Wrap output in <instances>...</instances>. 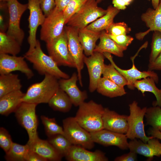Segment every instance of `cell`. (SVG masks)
<instances>
[{"label": "cell", "mask_w": 161, "mask_h": 161, "mask_svg": "<svg viewBox=\"0 0 161 161\" xmlns=\"http://www.w3.org/2000/svg\"><path fill=\"white\" fill-rule=\"evenodd\" d=\"M71 0H55V7L63 11Z\"/></svg>", "instance_id": "cell-47"}, {"label": "cell", "mask_w": 161, "mask_h": 161, "mask_svg": "<svg viewBox=\"0 0 161 161\" xmlns=\"http://www.w3.org/2000/svg\"><path fill=\"white\" fill-rule=\"evenodd\" d=\"M7 6L9 14V20L7 34L14 38L21 45L24 33L20 27L21 17L28 9V4H22L17 0H8Z\"/></svg>", "instance_id": "cell-10"}, {"label": "cell", "mask_w": 161, "mask_h": 161, "mask_svg": "<svg viewBox=\"0 0 161 161\" xmlns=\"http://www.w3.org/2000/svg\"><path fill=\"white\" fill-rule=\"evenodd\" d=\"M130 114L128 116V128L125 134L128 139L133 140L139 139L143 142L146 143L152 136H147L144 130L143 118L147 107L141 108L137 102L134 101L129 105Z\"/></svg>", "instance_id": "cell-4"}, {"label": "cell", "mask_w": 161, "mask_h": 161, "mask_svg": "<svg viewBox=\"0 0 161 161\" xmlns=\"http://www.w3.org/2000/svg\"><path fill=\"white\" fill-rule=\"evenodd\" d=\"M148 133L151 136L161 140V131L159 130L151 127L149 129Z\"/></svg>", "instance_id": "cell-48"}, {"label": "cell", "mask_w": 161, "mask_h": 161, "mask_svg": "<svg viewBox=\"0 0 161 161\" xmlns=\"http://www.w3.org/2000/svg\"><path fill=\"white\" fill-rule=\"evenodd\" d=\"M160 1H161V0H160Z\"/></svg>", "instance_id": "cell-52"}, {"label": "cell", "mask_w": 161, "mask_h": 161, "mask_svg": "<svg viewBox=\"0 0 161 161\" xmlns=\"http://www.w3.org/2000/svg\"><path fill=\"white\" fill-rule=\"evenodd\" d=\"M149 63L153 62L161 52V32L158 31H154L153 33Z\"/></svg>", "instance_id": "cell-38"}, {"label": "cell", "mask_w": 161, "mask_h": 161, "mask_svg": "<svg viewBox=\"0 0 161 161\" xmlns=\"http://www.w3.org/2000/svg\"><path fill=\"white\" fill-rule=\"evenodd\" d=\"M29 150L27 144L24 145L13 142L9 150L6 153L5 158L8 161H25Z\"/></svg>", "instance_id": "cell-32"}, {"label": "cell", "mask_w": 161, "mask_h": 161, "mask_svg": "<svg viewBox=\"0 0 161 161\" xmlns=\"http://www.w3.org/2000/svg\"><path fill=\"white\" fill-rule=\"evenodd\" d=\"M100 33L89 29L86 27L78 30L79 39L86 56H89L94 52L96 42L99 39Z\"/></svg>", "instance_id": "cell-25"}, {"label": "cell", "mask_w": 161, "mask_h": 161, "mask_svg": "<svg viewBox=\"0 0 161 161\" xmlns=\"http://www.w3.org/2000/svg\"><path fill=\"white\" fill-rule=\"evenodd\" d=\"M8 0H0L1 7L7 6V2Z\"/></svg>", "instance_id": "cell-50"}, {"label": "cell", "mask_w": 161, "mask_h": 161, "mask_svg": "<svg viewBox=\"0 0 161 161\" xmlns=\"http://www.w3.org/2000/svg\"><path fill=\"white\" fill-rule=\"evenodd\" d=\"M104 108L91 100L78 106L74 117L78 123L90 133L104 129L102 120Z\"/></svg>", "instance_id": "cell-1"}, {"label": "cell", "mask_w": 161, "mask_h": 161, "mask_svg": "<svg viewBox=\"0 0 161 161\" xmlns=\"http://www.w3.org/2000/svg\"><path fill=\"white\" fill-rule=\"evenodd\" d=\"M148 1H150V0H147ZM151 3L152 6L153 7V9H156L158 6L160 0H151Z\"/></svg>", "instance_id": "cell-49"}, {"label": "cell", "mask_w": 161, "mask_h": 161, "mask_svg": "<svg viewBox=\"0 0 161 161\" xmlns=\"http://www.w3.org/2000/svg\"><path fill=\"white\" fill-rule=\"evenodd\" d=\"M58 79L51 75H45L42 81L33 83L28 88L23 102L37 105L48 103L60 87Z\"/></svg>", "instance_id": "cell-3"}, {"label": "cell", "mask_w": 161, "mask_h": 161, "mask_svg": "<svg viewBox=\"0 0 161 161\" xmlns=\"http://www.w3.org/2000/svg\"><path fill=\"white\" fill-rule=\"evenodd\" d=\"M48 141L62 157H65L72 145L62 134H57L49 137Z\"/></svg>", "instance_id": "cell-33"}, {"label": "cell", "mask_w": 161, "mask_h": 161, "mask_svg": "<svg viewBox=\"0 0 161 161\" xmlns=\"http://www.w3.org/2000/svg\"><path fill=\"white\" fill-rule=\"evenodd\" d=\"M137 154L134 152L130 151L127 153L116 157L115 161H134L137 160Z\"/></svg>", "instance_id": "cell-43"}, {"label": "cell", "mask_w": 161, "mask_h": 161, "mask_svg": "<svg viewBox=\"0 0 161 161\" xmlns=\"http://www.w3.org/2000/svg\"><path fill=\"white\" fill-rule=\"evenodd\" d=\"M96 90L102 95L110 98L121 96L126 94L124 87L103 77L100 79Z\"/></svg>", "instance_id": "cell-27"}, {"label": "cell", "mask_w": 161, "mask_h": 161, "mask_svg": "<svg viewBox=\"0 0 161 161\" xmlns=\"http://www.w3.org/2000/svg\"><path fill=\"white\" fill-rule=\"evenodd\" d=\"M105 57L110 62L115 68L125 78L127 81L128 87L131 89L135 88L134 83L137 80H141L148 77L152 78L156 83L159 81L158 75L153 71H141L139 70L135 66L134 61V57L131 58L132 65L131 68L128 69H123L119 67L115 63L111 54L105 52L103 53Z\"/></svg>", "instance_id": "cell-15"}, {"label": "cell", "mask_w": 161, "mask_h": 161, "mask_svg": "<svg viewBox=\"0 0 161 161\" xmlns=\"http://www.w3.org/2000/svg\"><path fill=\"white\" fill-rule=\"evenodd\" d=\"M24 56L32 64L34 69L41 75L49 74L58 79L70 78L69 75L59 69V66L49 55L43 52L38 40L33 50L30 53L26 52Z\"/></svg>", "instance_id": "cell-2"}, {"label": "cell", "mask_w": 161, "mask_h": 161, "mask_svg": "<svg viewBox=\"0 0 161 161\" xmlns=\"http://www.w3.org/2000/svg\"><path fill=\"white\" fill-rule=\"evenodd\" d=\"M155 83L152 78L148 77L136 81L134 83V86L140 91L143 96L145 92L153 93L156 99V100L153 103V106L161 107V89L156 86Z\"/></svg>", "instance_id": "cell-29"}, {"label": "cell", "mask_w": 161, "mask_h": 161, "mask_svg": "<svg viewBox=\"0 0 161 161\" xmlns=\"http://www.w3.org/2000/svg\"><path fill=\"white\" fill-rule=\"evenodd\" d=\"M37 105L23 102L14 112L18 122L27 132L28 144L39 138L37 132L38 121L35 112Z\"/></svg>", "instance_id": "cell-7"}, {"label": "cell", "mask_w": 161, "mask_h": 161, "mask_svg": "<svg viewBox=\"0 0 161 161\" xmlns=\"http://www.w3.org/2000/svg\"><path fill=\"white\" fill-rule=\"evenodd\" d=\"M41 119L48 137L57 134L64 135L63 128L58 124L55 118L41 115Z\"/></svg>", "instance_id": "cell-36"}, {"label": "cell", "mask_w": 161, "mask_h": 161, "mask_svg": "<svg viewBox=\"0 0 161 161\" xmlns=\"http://www.w3.org/2000/svg\"><path fill=\"white\" fill-rule=\"evenodd\" d=\"M88 0H71L63 11L65 24L76 13Z\"/></svg>", "instance_id": "cell-37"}, {"label": "cell", "mask_w": 161, "mask_h": 161, "mask_svg": "<svg viewBox=\"0 0 161 161\" xmlns=\"http://www.w3.org/2000/svg\"><path fill=\"white\" fill-rule=\"evenodd\" d=\"M118 45L126 50L128 47L131 43L134 38L131 36L127 35H108Z\"/></svg>", "instance_id": "cell-41"}, {"label": "cell", "mask_w": 161, "mask_h": 161, "mask_svg": "<svg viewBox=\"0 0 161 161\" xmlns=\"http://www.w3.org/2000/svg\"><path fill=\"white\" fill-rule=\"evenodd\" d=\"M22 86L18 75L10 73L0 75V97L21 89Z\"/></svg>", "instance_id": "cell-30"}, {"label": "cell", "mask_w": 161, "mask_h": 161, "mask_svg": "<svg viewBox=\"0 0 161 161\" xmlns=\"http://www.w3.org/2000/svg\"><path fill=\"white\" fill-rule=\"evenodd\" d=\"M99 39V42L96 45L94 52L102 53L108 52L118 57H123V52L126 50L112 39L105 30L101 32Z\"/></svg>", "instance_id": "cell-24"}, {"label": "cell", "mask_w": 161, "mask_h": 161, "mask_svg": "<svg viewBox=\"0 0 161 161\" xmlns=\"http://www.w3.org/2000/svg\"><path fill=\"white\" fill-rule=\"evenodd\" d=\"M90 133L95 143L105 146H116L123 150L129 149V143L125 134L105 129Z\"/></svg>", "instance_id": "cell-16"}, {"label": "cell", "mask_w": 161, "mask_h": 161, "mask_svg": "<svg viewBox=\"0 0 161 161\" xmlns=\"http://www.w3.org/2000/svg\"><path fill=\"white\" fill-rule=\"evenodd\" d=\"M129 149L139 154L149 158L154 156L158 157L161 156V143L159 139L153 137L145 143L136 139L129 142Z\"/></svg>", "instance_id": "cell-19"}, {"label": "cell", "mask_w": 161, "mask_h": 161, "mask_svg": "<svg viewBox=\"0 0 161 161\" xmlns=\"http://www.w3.org/2000/svg\"><path fill=\"white\" fill-rule=\"evenodd\" d=\"M141 20L144 22L148 30L144 32H140L135 35L136 38L142 40L145 36L151 31H158L161 32V1L156 9L148 8L141 15Z\"/></svg>", "instance_id": "cell-21"}, {"label": "cell", "mask_w": 161, "mask_h": 161, "mask_svg": "<svg viewBox=\"0 0 161 161\" xmlns=\"http://www.w3.org/2000/svg\"><path fill=\"white\" fill-rule=\"evenodd\" d=\"M128 116L121 115L107 108H104L102 120L104 129L126 134L127 131Z\"/></svg>", "instance_id": "cell-18"}, {"label": "cell", "mask_w": 161, "mask_h": 161, "mask_svg": "<svg viewBox=\"0 0 161 161\" xmlns=\"http://www.w3.org/2000/svg\"><path fill=\"white\" fill-rule=\"evenodd\" d=\"M27 144L30 150L37 153L47 161H60L62 157L48 140L38 138L33 142Z\"/></svg>", "instance_id": "cell-22"}, {"label": "cell", "mask_w": 161, "mask_h": 161, "mask_svg": "<svg viewBox=\"0 0 161 161\" xmlns=\"http://www.w3.org/2000/svg\"><path fill=\"white\" fill-rule=\"evenodd\" d=\"M81 146L72 145L65 156L68 161H107L108 158L102 151H89Z\"/></svg>", "instance_id": "cell-20"}, {"label": "cell", "mask_w": 161, "mask_h": 161, "mask_svg": "<svg viewBox=\"0 0 161 161\" xmlns=\"http://www.w3.org/2000/svg\"><path fill=\"white\" fill-rule=\"evenodd\" d=\"M97 4L96 0H88L66 24L78 30L86 27L106 13V10L98 7Z\"/></svg>", "instance_id": "cell-5"}, {"label": "cell", "mask_w": 161, "mask_h": 161, "mask_svg": "<svg viewBox=\"0 0 161 161\" xmlns=\"http://www.w3.org/2000/svg\"><path fill=\"white\" fill-rule=\"evenodd\" d=\"M106 13L87 26L86 27L93 31L100 32L107 29L113 23L114 18L120 10L111 5L106 9Z\"/></svg>", "instance_id": "cell-26"}, {"label": "cell", "mask_w": 161, "mask_h": 161, "mask_svg": "<svg viewBox=\"0 0 161 161\" xmlns=\"http://www.w3.org/2000/svg\"><path fill=\"white\" fill-rule=\"evenodd\" d=\"M97 3H99L104 0H96Z\"/></svg>", "instance_id": "cell-51"}, {"label": "cell", "mask_w": 161, "mask_h": 161, "mask_svg": "<svg viewBox=\"0 0 161 161\" xmlns=\"http://www.w3.org/2000/svg\"><path fill=\"white\" fill-rule=\"evenodd\" d=\"M27 4L30 14L28 18L29 35L27 39L29 48L27 52L30 53L33 50L36 46L37 29L43 24L46 16L38 0H28Z\"/></svg>", "instance_id": "cell-12"}, {"label": "cell", "mask_w": 161, "mask_h": 161, "mask_svg": "<svg viewBox=\"0 0 161 161\" xmlns=\"http://www.w3.org/2000/svg\"><path fill=\"white\" fill-rule=\"evenodd\" d=\"M105 30L108 35H127L131 31V29L126 24L122 22H113Z\"/></svg>", "instance_id": "cell-39"}, {"label": "cell", "mask_w": 161, "mask_h": 161, "mask_svg": "<svg viewBox=\"0 0 161 161\" xmlns=\"http://www.w3.org/2000/svg\"><path fill=\"white\" fill-rule=\"evenodd\" d=\"M105 58L103 53L97 52H94L89 56H84L83 61L87 68L89 77V89L91 93L96 90L101 78L105 65Z\"/></svg>", "instance_id": "cell-13"}, {"label": "cell", "mask_w": 161, "mask_h": 161, "mask_svg": "<svg viewBox=\"0 0 161 161\" xmlns=\"http://www.w3.org/2000/svg\"><path fill=\"white\" fill-rule=\"evenodd\" d=\"M48 103L53 110L63 112H69L73 105L68 95L60 87L51 98Z\"/></svg>", "instance_id": "cell-28"}, {"label": "cell", "mask_w": 161, "mask_h": 161, "mask_svg": "<svg viewBox=\"0 0 161 161\" xmlns=\"http://www.w3.org/2000/svg\"><path fill=\"white\" fill-rule=\"evenodd\" d=\"M13 142L8 131L4 128H0V146L5 153L10 149Z\"/></svg>", "instance_id": "cell-40"}, {"label": "cell", "mask_w": 161, "mask_h": 161, "mask_svg": "<svg viewBox=\"0 0 161 161\" xmlns=\"http://www.w3.org/2000/svg\"><path fill=\"white\" fill-rule=\"evenodd\" d=\"M64 29L67 35L69 51L77 70L78 80L80 86H83L81 71L84 67L85 55L78 38V29L67 25L65 26Z\"/></svg>", "instance_id": "cell-11"}, {"label": "cell", "mask_w": 161, "mask_h": 161, "mask_svg": "<svg viewBox=\"0 0 161 161\" xmlns=\"http://www.w3.org/2000/svg\"><path fill=\"white\" fill-rule=\"evenodd\" d=\"M45 159L35 152L29 150L26 156L25 161H46Z\"/></svg>", "instance_id": "cell-45"}, {"label": "cell", "mask_w": 161, "mask_h": 161, "mask_svg": "<svg viewBox=\"0 0 161 161\" xmlns=\"http://www.w3.org/2000/svg\"><path fill=\"white\" fill-rule=\"evenodd\" d=\"M78 80L77 73L75 72L69 78H61L58 80L60 88L67 94L75 106H78L88 98L86 91L80 90L78 86Z\"/></svg>", "instance_id": "cell-17"}, {"label": "cell", "mask_w": 161, "mask_h": 161, "mask_svg": "<svg viewBox=\"0 0 161 161\" xmlns=\"http://www.w3.org/2000/svg\"><path fill=\"white\" fill-rule=\"evenodd\" d=\"M102 75L103 77L121 86L124 87L127 84L126 80L111 64H105Z\"/></svg>", "instance_id": "cell-35"}, {"label": "cell", "mask_w": 161, "mask_h": 161, "mask_svg": "<svg viewBox=\"0 0 161 161\" xmlns=\"http://www.w3.org/2000/svg\"><path fill=\"white\" fill-rule=\"evenodd\" d=\"M148 68V70L161 71V52L153 62L149 63Z\"/></svg>", "instance_id": "cell-46"}, {"label": "cell", "mask_w": 161, "mask_h": 161, "mask_svg": "<svg viewBox=\"0 0 161 161\" xmlns=\"http://www.w3.org/2000/svg\"><path fill=\"white\" fill-rule=\"evenodd\" d=\"M24 56H17L0 54V74H8L15 71L24 74L28 79L32 78L34 73L24 60Z\"/></svg>", "instance_id": "cell-14"}, {"label": "cell", "mask_w": 161, "mask_h": 161, "mask_svg": "<svg viewBox=\"0 0 161 161\" xmlns=\"http://www.w3.org/2000/svg\"><path fill=\"white\" fill-rule=\"evenodd\" d=\"M43 12L46 17L55 7V0H38Z\"/></svg>", "instance_id": "cell-42"}, {"label": "cell", "mask_w": 161, "mask_h": 161, "mask_svg": "<svg viewBox=\"0 0 161 161\" xmlns=\"http://www.w3.org/2000/svg\"><path fill=\"white\" fill-rule=\"evenodd\" d=\"M146 125L161 131V107L153 106L147 108L145 114Z\"/></svg>", "instance_id": "cell-34"}, {"label": "cell", "mask_w": 161, "mask_h": 161, "mask_svg": "<svg viewBox=\"0 0 161 161\" xmlns=\"http://www.w3.org/2000/svg\"><path fill=\"white\" fill-rule=\"evenodd\" d=\"M134 0H112L113 6L119 10H124Z\"/></svg>", "instance_id": "cell-44"}, {"label": "cell", "mask_w": 161, "mask_h": 161, "mask_svg": "<svg viewBox=\"0 0 161 161\" xmlns=\"http://www.w3.org/2000/svg\"><path fill=\"white\" fill-rule=\"evenodd\" d=\"M25 95L21 90L11 92L0 97V114L8 116L15 112L21 103Z\"/></svg>", "instance_id": "cell-23"}, {"label": "cell", "mask_w": 161, "mask_h": 161, "mask_svg": "<svg viewBox=\"0 0 161 161\" xmlns=\"http://www.w3.org/2000/svg\"><path fill=\"white\" fill-rule=\"evenodd\" d=\"M46 43L49 55L58 66L75 68L69 51L68 38L65 29L58 37Z\"/></svg>", "instance_id": "cell-8"}, {"label": "cell", "mask_w": 161, "mask_h": 161, "mask_svg": "<svg viewBox=\"0 0 161 161\" xmlns=\"http://www.w3.org/2000/svg\"><path fill=\"white\" fill-rule=\"evenodd\" d=\"M64 135L72 145L81 146L88 149L95 146L91 134L83 128L74 117H69L63 120Z\"/></svg>", "instance_id": "cell-6"}, {"label": "cell", "mask_w": 161, "mask_h": 161, "mask_svg": "<svg viewBox=\"0 0 161 161\" xmlns=\"http://www.w3.org/2000/svg\"><path fill=\"white\" fill-rule=\"evenodd\" d=\"M65 25L63 11L55 7L41 25V40L46 43L58 37L64 30Z\"/></svg>", "instance_id": "cell-9"}, {"label": "cell", "mask_w": 161, "mask_h": 161, "mask_svg": "<svg viewBox=\"0 0 161 161\" xmlns=\"http://www.w3.org/2000/svg\"><path fill=\"white\" fill-rule=\"evenodd\" d=\"M21 45L15 38L0 31V54L16 55L21 51Z\"/></svg>", "instance_id": "cell-31"}]
</instances>
